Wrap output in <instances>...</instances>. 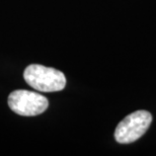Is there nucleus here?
<instances>
[{"label": "nucleus", "mask_w": 156, "mask_h": 156, "mask_svg": "<svg viewBox=\"0 0 156 156\" xmlns=\"http://www.w3.org/2000/svg\"><path fill=\"white\" fill-rule=\"evenodd\" d=\"M23 78L29 85L42 92L60 91L66 86V77L61 71L39 64L27 66Z\"/></svg>", "instance_id": "1"}, {"label": "nucleus", "mask_w": 156, "mask_h": 156, "mask_svg": "<svg viewBox=\"0 0 156 156\" xmlns=\"http://www.w3.org/2000/svg\"><path fill=\"white\" fill-rule=\"evenodd\" d=\"M151 122L152 116L149 112H134L119 123L115 131V139L120 144L135 142L147 132Z\"/></svg>", "instance_id": "2"}, {"label": "nucleus", "mask_w": 156, "mask_h": 156, "mask_svg": "<svg viewBox=\"0 0 156 156\" xmlns=\"http://www.w3.org/2000/svg\"><path fill=\"white\" fill-rule=\"evenodd\" d=\"M8 105L15 114L34 117L43 114L49 107V101L40 93L29 90H15L8 96Z\"/></svg>", "instance_id": "3"}]
</instances>
